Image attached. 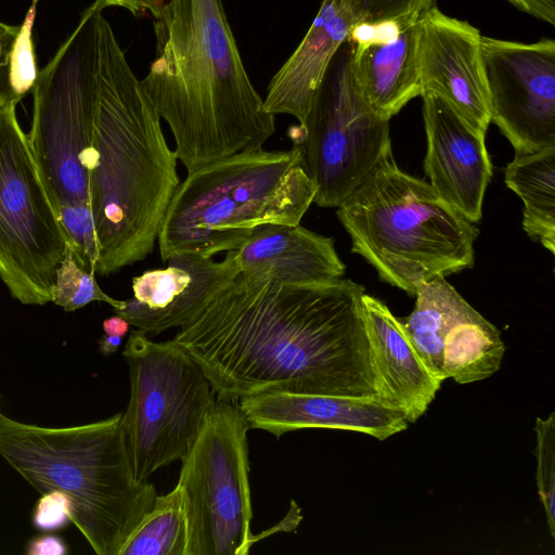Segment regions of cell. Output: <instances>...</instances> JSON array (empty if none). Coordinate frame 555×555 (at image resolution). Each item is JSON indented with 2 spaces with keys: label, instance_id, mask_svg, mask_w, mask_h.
I'll return each mask as SVG.
<instances>
[{
  "label": "cell",
  "instance_id": "23",
  "mask_svg": "<svg viewBox=\"0 0 555 555\" xmlns=\"http://www.w3.org/2000/svg\"><path fill=\"white\" fill-rule=\"evenodd\" d=\"M504 352L500 331L473 308L446 334L444 378L459 384L486 379L500 369Z\"/></svg>",
  "mask_w": 555,
  "mask_h": 555
},
{
  "label": "cell",
  "instance_id": "31",
  "mask_svg": "<svg viewBox=\"0 0 555 555\" xmlns=\"http://www.w3.org/2000/svg\"><path fill=\"white\" fill-rule=\"evenodd\" d=\"M18 29L20 26L8 25L0 34V104L11 98H17L10 85L9 67L11 48Z\"/></svg>",
  "mask_w": 555,
  "mask_h": 555
},
{
  "label": "cell",
  "instance_id": "11",
  "mask_svg": "<svg viewBox=\"0 0 555 555\" xmlns=\"http://www.w3.org/2000/svg\"><path fill=\"white\" fill-rule=\"evenodd\" d=\"M344 44L305 122L288 131L294 145L301 147L305 170L315 186L313 203L320 207L341 206L392 156L390 120L363 100L352 73V48Z\"/></svg>",
  "mask_w": 555,
  "mask_h": 555
},
{
  "label": "cell",
  "instance_id": "37",
  "mask_svg": "<svg viewBox=\"0 0 555 555\" xmlns=\"http://www.w3.org/2000/svg\"><path fill=\"white\" fill-rule=\"evenodd\" d=\"M9 24H5L0 21V34L8 27Z\"/></svg>",
  "mask_w": 555,
  "mask_h": 555
},
{
  "label": "cell",
  "instance_id": "1",
  "mask_svg": "<svg viewBox=\"0 0 555 555\" xmlns=\"http://www.w3.org/2000/svg\"><path fill=\"white\" fill-rule=\"evenodd\" d=\"M349 279L238 272L172 338L219 400L285 391L379 399L362 297Z\"/></svg>",
  "mask_w": 555,
  "mask_h": 555
},
{
  "label": "cell",
  "instance_id": "16",
  "mask_svg": "<svg viewBox=\"0 0 555 555\" xmlns=\"http://www.w3.org/2000/svg\"><path fill=\"white\" fill-rule=\"evenodd\" d=\"M238 406L249 428L276 438L302 428H333L385 440L409 425L401 410L376 398L275 391L244 397Z\"/></svg>",
  "mask_w": 555,
  "mask_h": 555
},
{
  "label": "cell",
  "instance_id": "8",
  "mask_svg": "<svg viewBox=\"0 0 555 555\" xmlns=\"http://www.w3.org/2000/svg\"><path fill=\"white\" fill-rule=\"evenodd\" d=\"M0 104V279L23 305L51 301L67 234L16 114Z\"/></svg>",
  "mask_w": 555,
  "mask_h": 555
},
{
  "label": "cell",
  "instance_id": "13",
  "mask_svg": "<svg viewBox=\"0 0 555 555\" xmlns=\"http://www.w3.org/2000/svg\"><path fill=\"white\" fill-rule=\"evenodd\" d=\"M417 66L422 95H437L486 134L491 113L480 31L433 7L418 17Z\"/></svg>",
  "mask_w": 555,
  "mask_h": 555
},
{
  "label": "cell",
  "instance_id": "25",
  "mask_svg": "<svg viewBox=\"0 0 555 555\" xmlns=\"http://www.w3.org/2000/svg\"><path fill=\"white\" fill-rule=\"evenodd\" d=\"M51 301L65 311L80 309L92 301L108 304L113 309L121 308L125 302V300L108 296L101 289L95 274L85 270L78 263L68 241L63 258L55 270V279L51 287Z\"/></svg>",
  "mask_w": 555,
  "mask_h": 555
},
{
  "label": "cell",
  "instance_id": "22",
  "mask_svg": "<svg viewBox=\"0 0 555 555\" xmlns=\"http://www.w3.org/2000/svg\"><path fill=\"white\" fill-rule=\"evenodd\" d=\"M504 180L524 202L522 228L530 238L555 254V145L515 154Z\"/></svg>",
  "mask_w": 555,
  "mask_h": 555
},
{
  "label": "cell",
  "instance_id": "3",
  "mask_svg": "<svg viewBox=\"0 0 555 555\" xmlns=\"http://www.w3.org/2000/svg\"><path fill=\"white\" fill-rule=\"evenodd\" d=\"M153 26L155 57L141 85L188 172L263 147L275 115L247 74L222 0H164Z\"/></svg>",
  "mask_w": 555,
  "mask_h": 555
},
{
  "label": "cell",
  "instance_id": "29",
  "mask_svg": "<svg viewBox=\"0 0 555 555\" xmlns=\"http://www.w3.org/2000/svg\"><path fill=\"white\" fill-rule=\"evenodd\" d=\"M357 23L396 21L400 27L418 20L421 14L436 5L437 0H344Z\"/></svg>",
  "mask_w": 555,
  "mask_h": 555
},
{
  "label": "cell",
  "instance_id": "34",
  "mask_svg": "<svg viewBox=\"0 0 555 555\" xmlns=\"http://www.w3.org/2000/svg\"><path fill=\"white\" fill-rule=\"evenodd\" d=\"M519 11L555 25V0H507Z\"/></svg>",
  "mask_w": 555,
  "mask_h": 555
},
{
  "label": "cell",
  "instance_id": "12",
  "mask_svg": "<svg viewBox=\"0 0 555 555\" xmlns=\"http://www.w3.org/2000/svg\"><path fill=\"white\" fill-rule=\"evenodd\" d=\"M491 121L529 154L555 145V41L532 43L481 36Z\"/></svg>",
  "mask_w": 555,
  "mask_h": 555
},
{
  "label": "cell",
  "instance_id": "17",
  "mask_svg": "<svg viewBox=\"0 0 555 555\" xmlns=\"http://www.w3.org/2000/svg\"><path fill=\"white\" fill-rule=\"evenodd\" d=\"M356 17L344 0H323L301 42L271 78L263 99L272 115H309L330 64L349 39Z\"/></svg>",
  "mask_w": 555,
  "mask_h": 555
},
{
  "label": "cell",
  "instance_id": "28",
  "mask_svg": "<svg viewBox=\"0 0 555 555\" xmlns=\"http://www.w3.org/2000/svg\"><path fill=\"white\" fill-rule=\"evenodd\" d=\"M35 15L36 4L34 3L20 26L10 52V85L20 100L31 92L39 73L31 35Z\"/></svg>",
  "mask_w": 555,
  "mask_h": 555
},
{
  "label": "cell",
  "instance_id": "14",
  "mask_svg": "<svg viewBox=\"0 0 555 555\" xmlns=\"http://www.w3.org/2000/svg\"><path fill=\"white\" fill-rule=\"evenodd\" d=\"M164 269L132 279V296L114 309L138 331L159 334L188 323L238 270L232 253L221 261L195 254L170 256Z\"/></svg>",
  "mask_w": 555,
  "mask_h": 555
},
{
  "label": "cell",
  "instance_id": "7",
  "mask_svg": "<svg viewBox=\"0 0 555 555\" xmlns=\"http://www.w3.org/2000/svg\"><path fill=\"white\" fill-rule=\"evenodd\" d=\"M130 399L121 416L139 481L190 452L216 400L208 379L176 341H153L133 331L122 351Z\"/></svg>",
  "mask_w": 555,
  "mask_h": 555
},
{
  "label": "cell",
  "instance_id": "27",
  "mask_svg": "<svg viewBox=\"0 0 555 555\" xmlns=\"http://www.w3.org/2000/svg\"><path fill=\"white\" fill-rule=\"evenodd\" d=\"M57 211L76 260L85 270L95 274L100 246L90 204L63 205Z\"/></svg>",
  "mask_w": 555,
  "mask_h": 555
},
{
  "label": "cell",
  "instance_id": "10",
  "mask_svg": "<svg viewBox=\"0 0 555 555\" xmlns=\"http://www.w3.org/2000/svg\"><path fill=\"white\" fill-rule=\"evenodd\" d=\"M31 93L27 135L56 210L89 204L95 86L83 14L39 70Z\"/></svg>",
  "mask_w": 555,
  "mask_h": 555
},
{
  "label": "cell",
  "instance_id": "5",
  "mask_svg": "<svg viewBox=\"0 0 555 555\" xmlns=\"http://www.w3.org/2000/svg\"><path fill=\"white\" fill-rule=\"evenodd\" d=\"M314 195L299 145L245 150L206 164L188 172L170 201L157 237L160 258L212 257L237 248L262 224H298Z\"/></svg>",
  "mask_w": 555,
  "mask_h": 555
},
{
  "label": "cell",
  "instance_id": "26",
  "mask_svg": "<svg viewBox=\"0 0 555 555\" xmlns=\"http://www.w3.org/2000/svg\"><path fill=\"white\" fill-rule=\"evenodd\" d=\"M537 487L551 537L555 539V413L535 418Z\"/></svg>",
  "mask_w": 555,
  "mask_h": 555
},
{
  "label": "cell",
  "instance_id": "32",
  "mask_svg": "<svg viewBox=\"0 0 555 555\" xmlns=\"http://www.w3.org/2000/svg\"><path fill=\"white\" fill-rule=\"evenodd\" d=\"M164 0H94L91 5L100 11L109 7L126 9L134 16L150 15L153 18L158 14Z\"/></svg>",
  "mask_w": 555,
  "mask_h": 555
},
{
  "label": "cell",
  "instance_id": "20",
  "mask_svg": "<svg viewBox=\"0 0 555 555\" xmlns=\"http://www.w3.org/2000/svg\"><path fill=\"white\" fill-rule=\"evenodd\" d=\"M418 20L402 27L391 41L352 48V73L370 108L390 120L422 95L417 66Z\"/></svg>",
  "mask_w": 555,
  "mask_h": 555
},
{
  "label": "cell",
  "instance_id": "36",
  "mask_svg": "<svg viewBox=\"0 0 555 555\" xmlns=\"http://www.w3.org/2000/svg\"><path fill=\"white\" fill-rule=\"evenodd\" d=\"M121 337L105 335L99 340V349L104 356H109L117 351L121 344Z\"/></svg>",
  "mask_w": 555,
  "mask_h": 555
},
{
  "label": "cell",
  "instance_id": "21",
  "mask_svg": "<svg viewBox=\"0 0 555 555\" xmlns=\"http://www.w3.org/2000/svg\"><path fill=\"white\" fill-rule=\"evenodd\" d=\"M415 297L412 313L399 320L430 373L442 383L446 380L442 357L446 334L473 307L444 276L424 283Z\"/></svg>",
  "mask_w": 555,
  "mask_h": 555
},
{
  "label": "cell",
  "instance_id": "35",
  "mask_svg": "<svg viewBox=\"0 0 555 555\" xmlns=\"http://www.w3.org/2000/svg\"><path fill=\"white\" fill-rule=\"evenodd\" d=\"M130 324L121 317L115 314L103 321L105 335L124 337L129 331Z\"/></svg>",
  "mask_w": 555,
  "mask_h": 555
},
{
  "label": "cell",
  "instance_id": "6",
  "mask_svg": "<svg viewBox=\"0 0 555 555\" xmlns=\"http://www.w3.org/2000/svg\"><path fill=\"white\" fill-rule=\"evenodd\" d=\"M337 217L352 251L411 296L434 278L474 264L478 229L392 156L337 208Z\"/></svg>",
  "mask_w": 555,
  "mask_h": 555
},
{
  "label": "cell",
  "instance_id": "4",
  "mask_svg": "<svg viewBox=\"0 0 555 555\" xmlns=\"http://www.w3.org/2000/svg\"><path fill=\"white\" fill-rule=\"evenodd\" d=\"M121 416L44 427L0 412V455L40 493L69 499L70 521L98 555H118L157 496L134 476Z\"/></svg>",
  "mask_w": 555,
  "mask_h": 555
},
{
  "label": "cell",
  "instance_id": "30",
  "mask_svg": "<svg viewBox=\"0 0 555 555\" xmlns=\"http://www.w3.org/2000/svg\"><path fill=\"white\" fill-rule=\"evenodd\" d=\"M41 494L33 514V526L37 530L56 531L72 522L70 501L64 493L51 490Z\"/></svg>",
  "mask_w": 555,
  "mask_h": 555
},
{
  "label": "cell",
  "instance_id": "2",
  "mask_svg": "<svg viewBox=\"0 0 555 555\" xmlns=\"http://www.w3.org/2000/svg\"><path fill=\"white\" fill-rule=\"evenodd\" d=\"M82 14L95 86L88 178L100 246L95 274L108 275L153 251L181 181L178 156L113 27L91 4Z\"/></svg>",
  "mask_w": 555,
  "mask_h": 555
},
{
  "label": "cell",
  "instance_id": "19",
  "mask_svg": "<svg viewBox=\"0 0 555 555\" xmlns=\"http://www.w3.org/2000/svg\"><path fill=\"white\" fill-rule=\"evenodd\" d=\"M241 273L299 283L340 279L345 264L334 241L298 224H262L230 250Z\"/></svg>",
  "mask_w": 555,
  "mask_h": 555
},
{
  "label": "cell",
  "instance_id": "24",
  "mask_svg": "<svg viewBox=\"0 0 555 555\" xmlns=\"http://www.w3.org/2000/svg\"><path fill=\"white\" fill-rule=\"evenodd\" d=\"M186 541L183 498L177 485L170 492L156 496L118 555H185Z\"/></svg>",
  "mask_w": 555,
  "mask_h": 555
},
{
  "label": "cell",
  "instance_id": "9",
  "mask_svg": "<svg viewBox=\"0 0 555 555\" xmlns=\"http://www.w3.org/2000/svg\"><path fill=\"white\" fill-rule=\"evenodd\" d=\"M248 429L238 404L218 400L181 461L177 485L186 519L185 555H246L256 542Z\"/></svg>",
  "mask_w": 555,
  "mask_h": 555
},
{
  "label": "cell",
  "instance_id": "18",
  "mask_svg": "<svg viewBox=\"0 0 555 555\" xmlns=\"http://www.w3.org/2000/svg\"><path fill=\"white\" fill-rule=\"evenodd\" d=\"M362 305L379 398L414 423L427 411L441 383L383 301L364 293Z\"/></svg>",
  "mask_w": 555,
  "mask_h": 555
},
{
  "label": "cell",
  "instance_id": "15",
  "mask_svg": "<svg viewBox=\"0 0 555 555\" xmlns=\"http://www.w3.org/2000/svg\"><path fill=\"white\" fill-rule=\"evenodd\" d=\"M422 98L427 139L424 168L429 184L440 198L476 223L492 178L486 134L474 130L437 95L425 93Z\"/></svg>",
  "mask_w": 555,
  "mask_h": 555
},
{
  "label": "cell",
  "instance_id": "33",
  "mask_svg": "<svg viewBox=\"0 0 555 555\" xmlns=\"http://www.w3.org/2000/svg\"><path fill=\"white\" fill-rule=\"evenodd\" d=\"M68 552L65 541L55 534L33 538L26 547L28 555H65Z\"/></svg>",
  "mask_w": 555,
  "mask_h": 555
}]
</instances>
